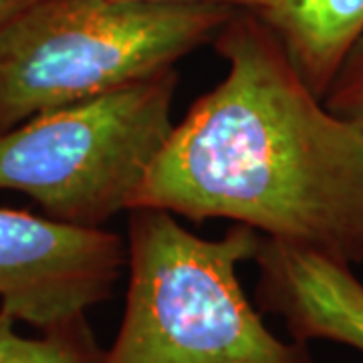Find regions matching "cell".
Segmentation results:
<instances>
[{
    "instance_id": "obj_9",
    "label": "cell",
    "mask_w": 363,
    "mask_h": 363,
    "mask_svg": "<svg viewBox=\"0 0 363 363\" xmlns=\"http://www.w3.org/2000/svg\"><path fill=\"white\" fill-rule=\"evenodd\" d=\"M323 104L363 130V35L339 67L337 75L323 95Z\"/></svg>"
},
{
    "instance_id": "obj_4",
    "label": "cell",
    "mask_w": 363,
    "mask_h": 363,
    "mask_svg": "<svg viewBox=\"0 0 363 363\" xmlns=\"http://www.w3.org/2000/svg\"><path fill=\"white\" fill-rule=\"evenodd\" d=\"M176 67L30 117L0 135V190L33 198L45 216L101 228L130 212L174 131Z\"/></svg>"
},
{
    "instance_id": "obj_8",
    "label": "cell",
    "mask_w": 363,
    "mask_h": 363,
    "mask_svg": "<svg viewBox=\"0 0 363 363\" xmlns=\"http://www.w3.org/2000/svg\"><path fill=\"white\" fill-rule=\"evenodd\" d=\"M13 317L0 309V363H101L99 347L87 317L43 329L39 337H25Z\"/></svg>"
},
{
    "instance_id": "obj_7",
    "label": "cell",
    "mask_w": 363,
    "mask_h": 363,
    "mask_svg": "<svg viewBox=\"0 0 363 363\" xmlns=\"http://www.w3.org/2000/svg\"><path fill=\"white\" fill-rule=\"evenodd\" d=\"M259 16L321 99L363 35V0H277Z\"/></svg>"
},
{
    "instance_id": "obj_2",
    "label": "cell",
    "mask_w": 363,
    "mask_h": 363,
    "mask_svg": "<svg viewBox=\"0 0 363 363\" xmlns=\"http://www.w3.org/2000/svg\"><path fill=\"white\" fill-rule=\"evenodd\" d=\"M128 214L125 307L101 363H315L307 343L272 333L240 285L262 234L234 224L208 240L166 210Z\"/></svg>"
},
{
    "instance_id": "obj_1",
    "label": "cell",
    "mask_w": 363,
    "mask_h": 363,
    "mask_svg": "<svg viewBox=\"0 0 363 363\" xmlns=\"http://www.w3.org/2000/svg\"><path fill=\"white\" fill-rule=\"evenodd\" d=\"M228 71L174 125L133 208L262 236L363 264V130L333 113L257 13L214 37Z\"/></svg>"
},
{
    "instance_id": "obj_5",
    "label": "cell",
    "mask_w": 363,
    "mask_h": 363,
    "mask_svg": "<svg viewBox=\"0 0 363 363\" xmlns=\"http://www.w3.org/2000/svg\"><path fill=\"white\" fill-rule=\"evenodd\" d=\"M128 267V242L45 214L0 206V309L37 327L83 317L111 297Z\"/></svg>"
},
{
    "instance_id": "obj_10",
    "label": "cell",
    "mask_w": 363,
    "mask_h": 363,
    "mask_svg": "<svg viewBox=\"0 0 363 363\" xmlns=\"http://www.w3.org/2000/svg\"><path fill=\"white\" fill-rule=\"evenodd\" d=\"M160 2H212V4H226L233 9H242V11L262 14L272 9V4L277 0H160Z\"/></svg>"
},
{
    "instance_id": "obj_6",
    "label": "cell",
    "mask_w": 363,
    "mask_h": 363,
    "mask_svg": "<svg viewBox=\"0 0 363 363\" xmlns=\"http://www.w3.org/2000/svg\"><path fill=\"white\" fill-rule=\"evenodd\" d=\"M252 262L260 313L279 317L297 341L321 339L363 353V283L351 264L269 236Z\"/></svg>"
},
{
    "instance_id": "obj_11",
    "label": "cell",
    "mask_w": 363,
    "mask_h": 363,
    "mask_svg": "<svg viewBox=\"0 0 363 363\" xmlns=\"http://www.w3.org/2000/svg\"><path fill=\"white\" fill-rule=\"evenodd\" d=\"M35 0H0V26L4 25L9 18H13L14 14L21 13L28 4H33Z\"/></svg>"
},
{
    "instance_id": "obj_3",
    "label": "cell",
    "mask_w": 363,
    "mask_h": 363,
    "mask_svg": "<svg viewBox=\"0 0 363 363\" xmlns=\"http://www.w3.org/2000/svg\"><path fill=\"white\" fill-rule=\"evenodd\" d=\"M234 11L212 2L35 0L0 26V135L176 67L214 40Z\"/></svg>"
}]
</instances>
